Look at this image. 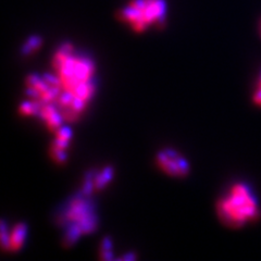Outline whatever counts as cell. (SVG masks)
Returning a JSON list of instances; mask_svg holds the SVG:
<instances>
[{
  "mask_svg": "<svg viewBox=\"0 0 261 261\" xmlns=\"http://www.w3.org/2000/svg\"><path fill=\"white\" fill-rule=\"evenodd\" d=\"M2 231H0V240H2V247L5 251H9V241H10V231L8 230L5 220L2 221Z\"/></svg>",
  "mask_w": 261,
  "mask_h": 261,
  "instance_id": "14",
  "label": "cell"
},
{
  "mask_svg": "<svg viewBox=\"0 0 261 261\" xmlns=\"http://www.w3.org/2000/svg\"><path fill=\"white\" fill-rule=\"evenodd\" d=\"M113 173L114 170L111 166L105 167L100 171H88L85 175L83 186H82L81 191L87 195H92L94 192H100L111 181Z\"/></svg>",
  "mask_w": 261,
  "mask_h": 261,
  "instance_id": "7",
  "label": "cell"
},
{
  "mask_svg": "<svg viewBox=\"0 0 261 261\" xmlns=\"http://www.w3.org/2000/svg\"><path fill=\"white\" fill-rule=\"evenodd\" d=\"M91 196L80 191L61 206L57 220L64 230V246H72L80 236L93 233L97 228L98 218Z\"/></svg>",
  "mask_w": 261,
  "mask_h": 261,
  "instance_id": "2",
  "label": "cell"
},
{
  "mask_svg": "<svg viewBox=\"0 0 261 261\" xmlns=\"http://www.w3.org/2000/svg\"><path fill=\"white\" fill-rule=\"evenodd\" d=\"M254 101L256 105L260 106L261 107V73H260V77L258 81V85H257V89L254 94Z\"/></svg>",
  "mask_w": 261,
  "mask_h": 261,
  "instance_id": "15",
  "label": "cell"
},
{
  "mask_svg": "<svg viewBox=\"0 0 261 261\" xmlns=\"http://www.w3.org/2000/svg\"><path fill=\"white\" fill-rule=\"evenodd\" d=\"M99 255L101 260H111L113 258V249H112V242L110 238H105L101 242Z\"/></svg>",
  "mask_w": 261,
  "mask_h": 261,
  "instance_id": "13",
  "label": "cell"
},
{
  "mask_svg": "<svg viewBox=\"0 0 261 261\" xmlns=\"http://www.w3.org/2000/svg\"><path fill=\"white\" fill-rule=\"evenodd\" d=\"M259 30H260V35H261V22H260V25H259Z\"/></svg>",
  "mask_w": 261,
  "mask_h": 261,
  "instance_id": "16",
  "label": "cell"
},
{
  "mask_svg": "<svg viewBox=\"0 0 261 261\" xmlns=\"http://www.w3.org/2000/svg\"><path fill=\"white\" fill-rule=\"evenodd\" d=\"M28 225L23 222H20L10 231V241H9V251L15 252L19 251L27 240Z\"/></svg>",
  "mask_w": 261,
  "mask_h": 261,
  "instance_id": "9",
  "label": "cell"
},
{
  "mask_svg": "<svg viewBox=\"0 0 261 261\" xmlns=\"http://www.w3.org/2000/svg\"><path fill=\"white\" fill-rule=\"evenodd\" d=\"M70 142H65V141H60L58 138L55 137V140L51 143L50 146V157L51 159L58 163V165H63V163L67 161L68 159V153H67V149L69 147Z\"/></svg>",
  "mask_w": 261,
  "mask_h": 261,
  "instance_id": "10",
  "label": "cell"
},
{
  "mask_svg": "<svg viewBox=\"0 0 261 261\" xmlns=\"http://www.w3.org/2000/svg\"><path fill=\"white\" fill-rule=\"evenodd\" d=\"M157 165L170 176L184 177L190 173L189 161L172 148H165L157 153Z\"/></svg>",
  "mask_w": 261,
  "mask_h": 261,
  "instance_id": "6",
  "label": "cell"
},
{
  "mask_svg": "<svg viewBox=\"0 0 261 261\" xmlns=\"http://www.w3.org/2000/svg\"><path fill=\"white\" fill-rule=\"evenodd\" d=\"M40 102L35 101V100H28L24 101L21 103L20 108H19V112L22 114V116L25 117H37V113L39 111L40 108Z\"/></svg>",
  "mask_w": 261,
  "mask_h": 261,
  "instance_id": "12",
  "label": "cell"
},
{
  "mask_svg": "<svg viewBox=\"0 0 261 261\" xmlns=\"http://www.w3.org/2000/svg\"><path fill=\"white\" fill-rule=\"evenodd\" d=\"M120 19L136 33H143L149 27L160 28L166 24V0H130L120 11Z\"/></svg>",
  "mask_w": 261,
  "mask_h": 261,
  "instance_id": "4",
  "label": "cell"
},
{
  "mask_svg": "<svg viewBox=\"0 0 261 261\" xmlns=\"http://www.w3.org/2000/svg\"><path fill=\"white\" fill-rule=\"evenodd\" d=\"M51 64L62 92L91 102L96 93V64L91 57L76 51L71 43H63L55 51Z\"/></svg>",
  "mask_w": 261,
  "mask_h": 261,
  "instance_id": "1",
  "label": "cell"
},
{
  "mask_svg": "<svg viewBox=\"0 0 261 261\" xmlns=\"http://www.w3.org/2000/svg\"><path fill=\"white\" fill-rule=\"evenodd\" d=\"M43 45V38L39 35H32L30 36L27 42L21 47V54L23 56H31L35 54L38 49Z\"/></svg>",
  "mask_w": 261,
  "mask_h": 261,
  "instance_id": "11",
  "label": "cell"
},
{
  "mask_svg": "<svg viewBox=\"0 0 261 261\" xmlns=\"http://www.w3.org/2000/svg\"><path fill=\"white\" fill-rule=\"evenodd\" d=\"M37 117L42 119L45 122L47 128L54 133L62 126V123L64 122L59 109L57 108V106L54 102L40 105Z\"/></svg>",
  "mask_w": 261,
  "mask_h": 261,
  "instance_id": "8",
  "label": "cell"
},
{
  "mask_svg": "<svg viewBox=\"0 0 261 261\" xmlns=\"http://www.w3.org/2000/svg\"><path fill=\"white\" fill-rule=\"evenodd\" d=\"M25 87L30 99L40 103H55L62 92L60 81L55 73H32L25 80Z\"/></svg>",
  "mask_w": 261,
  "mask_h": 261,
  "instance_id": "5",
  "label": "cell"
},
{
  "mask_svg": "<svg viewBox=\"0 0 261 261\" xmlns=\"http://www.w3.org/2000/svg\"><path fill=\"white\" fill-rule=\"evenodd\" d=\"M218 217L224 225L241 227L260 216L256 195L245 183H236L218 201Z\"/></svg>",
  "mask_w": 261,
  "mask_h": 261,
  "instance_id": "3",
  "label": "cell"
}]
</instances>
